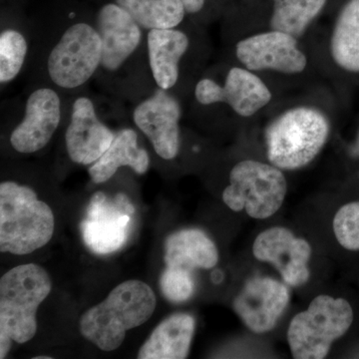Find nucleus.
<instances>
[{"label": "nucleus", "mask_w": 359, "mask_h": 359, "mask_svg": "<svg viewBox=\"0 0 359 359\" xmlns=\"http://www.w3.org/2000/svg\"><path fill=\"white\" fill-rule=\"evenodd\" d=\"M185 6L187 13L197 14L203 11L208 0H181Z\"/></svg>", "instance_id": "27"}, {"label": "nucleus", "mask_w": 359, "mask_h": 359, "mask_svg": "<svg viewBox=\"0 0 359 359\" xmlns=\"http://www.w3.org/2000/svg\"><path fill=\"white\" fill-rule=\"evenodd\" d=\"M54 215L30 187L15 182L0 184V250L32 254L51 240Z\"/></svg>", "instance_id": "4"}, {"label": "nucleus", "mask_w": 359, "mask_h": 359, "mask_svg": "<svg viewBox=\"0 0 359 359\" xmlns=\"http://www.w3.org/2000/svg\"><path fill=\"white\" fill-rule=\"evenodd\" d=\"M164 259L169 268L189 271L210 269L218 264L219 252L204 231L189 229L176 231L166 238Z\"/></svg>", "instance_id": "20"}, {"label": "nucleus", "mask_w": 359, "mask_h": 359, "mask_svg": "<svg viewBox=\"0 0 359 359\" xmlns=\"http://www.w3.org/2000/svg\"><path fill=\"white\" fill-rule=\"evenodd\" d=\"M162 294L172 302L188 301L195 292V280L192 271L167 266L160 280Z\"/></svg>", "instance_id": "26"}, {"label": "nucleus", "mask_w": 359, "mask_h": 359, "mask_svg": "<svg viewBox=\"0 0 359 359\" xmlns=\"http://www.w3.org/2000/svg\"><path fill=\"white\" fill-rule=\"evenodd\" d=\"M332 121L311 103L290 106L273 116L264 130L269 162L285 171L308 166L327 145Z\"/></svg>", "instance_id": "1"}, {"label": "nucleus", "mask_w": 359, "mask_h": 359, "mask_svg": "<svg viewBox=\"0 0 359 359\" xmlns=\"http://www.w3.org/2000/svg\"><path fill=\"white\" fill-rule=\"evenodd\" d=\"M134 214V205L125 194L108 197L96 192L80 226L85 245L97 255L117 252L128 240Z\"/></svg>", "instance_id": "9"}, {"label": "nucleus", "mask_w": 359, "mask_h": 359, "mask_svg": "<svg viewBox=\"0 0 359 359\" xmlns=\"http://www.w3.org/2000/svg\"><path fill=\"white\" fill-rule=\"evenodd\" d=\"M332 226L341 247L359 250V202L342 205L335 214Z\"/></svg>", "instance_id": "25"}, {"label": "nucleus", "mask_w": 359, "mask_h": 359, "mask_svg": "<svg viewBox=\"0 0 359 359\" xmlns=\"http://www.w3.org/2000/svg\"><path fill=\"white\" fill-rule=\"evenodd\" d=\"M327 4V0H273L269 29L302 39Z\"/></svg>", "instance_id": "22"}, {"label": "nucleus", "mask_w": 359, "mask_h": 359, "mask_svg": "<svg viewBox=\"0 0 359 359\" xmlns=\"http://www.w3.org/2000/svg\"><path fill=\"white\" fill-rule=\"evenodd\" d=\"M252 252L259 261L273 264L287 285L299 287L308 283L311 245L289 229L273 226L262 231L255 240Z\"/></svg>", "instance_id": "12"}, {"label": "nucleus", "mask_w": 359, "mask_h": 359, "mask_svg": "<svg viewBox=\"0 0 359 359\" xmlns=\"http://www.w3.org/2000/svg\"><path fill=\"white\" fill-rule=\"evenodd\" d=\"M156 306L157 299L150 285L141 280H126L82 314L80 332L101 351H115L121 346L128 330L150 320Z\"/></svg>", "instance_id": "2"}, {"label": "nucleus", "mask_w": 359, "mask_h": 359, "mask_svg": "<svg viewBox=\"0 0 359 359\" xmlns=\"http://www.w3.org/2000/svg\"><path fill=\"white\" fill-rule=\"evenodd\" d=\"M28 42L23 33L7 28L0 33V82L7 84L20 74L27 57Z\"/></svg>", "instance_id": "24"}, {"label": "nucleus", "mask_w": 359, "mask_h": 359, "mask_svg": "<svg viewBox=\"0 0 359 359\" xmlns=\"http://www.w3.org/2000/svg\"><path fill=\"white\" fill-rule=\"evenodd\" d=\"M223 201L231 210H245L250 218H271L282 207L287 192L283 170L271 163L244 160L237 163L229 175Z\"/></svg>", "instance_id": "6"}, {"label": "nucleus", "mask_w": 359, "mask_h": 359, "mask_svg": "<svg viewBox=\"0 0 359 359\" xmlns=\"http://www.w3.org/2000/svg\"><path fill=\"white\" fill-rule=\"evenodd\" d=\"M290 302V292L283 283L271 278H254L233 301V311L254 334L271 332Z\"/></svg>", "instance_id": "14"}, {"label": "nucleus", "mask_w": 359, "mask_h": 359, "mask_svg": "<svg viewBox=\"0 0 359 359\" xmlns=\"http://www.w3.org/2000/svg\"><path fill=\"white\" fill-rule=\"evenodd\" d=\"M194 94L201 105L226 104L242 118L257 115L273 100L271 90L261 75L241 65L229 69L223 84L212 78H202L196 84Z\"/></svg>", "instance_id": "10"}, {"label": "nucleus", "mask_w": 359, "mask_h": 359, "mask_svg": "<svg viewBox=\"0 0 359 359\" xmlns=\"http://www.w3.org/2000/svg\"><path fill=\"white\" fill-rule=\"evenodd\" d=\"M196 321L191 314L174 313L155 328L138 353L140 359L188 358L195 334Z\"/></svg>", "instance_id": "19"}, {"label": "nucleus", "mask_w": 359, "mask_h": 359, "mask_svg": "<svg viewBox=\"0 0 359 359\" xmlns=\"http://www.w3.org/2000/svg\"><path fill=\"white\" fill-rule=\"evenodd\" d=\"M190 44L187 33L178 28L149 30V66L158 88L169 91L178 83L181 61Z\"/></svg>", "instance_id": "17"}, {"label": "nucleus", "mask_w": 359, "mask_h": 359, "mask_svg": "<svg viewBox=\"0 0 359 359\" xmlns=\"http://www.w3.org/2000/svg\"><path fill=\"white\" fill-rule=\"evenodd\" d=\"M115 135L100 121L88 97H79L74 101L65 133L66 150L73 162L93 164L109 149Z\"/></svg>", "instance_id": "15"}, {"label": "nucleus", "mask_w": 359, "mask_h": 359, "mask_svg": "<svg viewBox=\"0 0 359 359\" xmlns=\"http://www.w3.org/2000/svg\"><path fill=\"white\" fill-rule=\"evenodd\" d=\"M235 56L238 65L259 75L266 72L302 75L308 70L309 63L301 39L273 29L252 33L238 40Z\"/></svg>", "instance_id": "8"}, {"label": "nucleus", "mask_w": 359, "mask_h": 359, "mask_svg": "<svg viewBox=\"0 0 359 359\" xmlns=\"http://www.w3.org/2000/svg\"><path fill=\"white\" fill-rule=\"evenodd\" d=\"M101 58L102 42L96 26L86 22L73 23L49 52L47 73L58 88L78 89L100 68Z\"/></svg>", "instance_id": "7"}, {"label": "nucleus", "mask_w": 359, "mask_h": 359, "mask_svg": "<svg viewBox=\"0 0 359 359\" xmlns=\"http://www.w3.org/2000/svg\"><path fill=\"white\" fill-rule=\"evenodd\" d=\"M96 28L102 42L100 68L106 72H117L138 50L143 28L116 2L99 9Z\"/></svg>", "instance_id": "16"}, {"label": "nucleus", "mask_w": 359, "mask_h": 359, "mask_svg": "<svg viewBox=\"0 0 359 359\" xmlns=\"http://www.w3.org/2000/svg\"><path fill=\"white\" fill-rule=\"evenodd\" d=\"M356 150H358V152L359 154V130H358V138H356Z\"/></svg>", "instance_id": "29"}, {"label": "nucleus", "mask_w": 359, "mask_h": 359, "mask_svg": "<svg viewBox=\"0 0 359 359\" xmlns=\"http://www.w3.org/2000/svg\"><path fill=\"white\" fill-rule=\"evenodd\" d=\"M143 29L177 28L187 11L181 0H116Z\"/></svg>", "instance_id": "23"}, {"label": "nucleus", "mask_w": 359, "mask_h": 359, "mask_svg": "<svg viewBox=\"0 0 359 359\" xmlns=\"http://www.w3.org/2000/svg\"><path fill=\"white\" fill-rule=\"evenodd\" d=\"M181 118L182 108L178 99L167 90L160 88L139 103L133 111L137 128L147 137L155 152L164 160H173L179 154Z\"/></svg>", "instance_id": "11"}, {"label": "nucleus", "mask_w": 359, "mask_h": 359, "mask_svg": "<svg viewBox=\"0 0 359 359\" xmlns=\"http://www.w3.org/2000/svg\"><path fill=\"white\" fill-rule=\"evenodd\" d=\"M353 321V308L346 299L325 294L314 297L309 309L290 321L287 330L290 353L297 359L325 358Z\"/></svg>", "instance_id": "5"}, {"label": "nucleus", "mask_w": 359, "mask_h": 359, "mask_svg": "<svg viewBox=\"0 0 359 359\" xmlns=\"http://www.w3.org/2000/svg\"><path fill=\"white\" fill-rule=\"evenodd\" d=\"M61 99L49 87L37 88L28 96L25 116L11 135L16 152L33 154L50 142L61 122Z\"/></svg>", "instance_id": "13"}, {"label": "nucleus", "mask_w": 359, "mask_h": 359, "mask_svg": "<svg viewBox=\"0 0 359 359\" xmlns=\"http://www.w3.org/2000/svg\"><path fill=\"white\" fill-rule=\"evenodd\" d=\"M34 359H51V356H35Z\"/></svg>", "instance_id": "28"}, {"label": "nucleus", "mask_w": 359, "mask_h": 359, "mask_svg": "<svg viewBox=\"0 0 359 359\" xmlns=\"http://www.w3.org/2000/svg\"><path fill=\"white\" fill-rule=\"evenodd\" d=\"M150 166V157L145 149L139 147L138 135L133 129L125 128L115 135L109 149L89 168L90 178L102 184L114 176L121 167H130L143 175Z\"/></svg>", "instance_id": "21"}, {"label": "nucleus", "mask_w": 359, "mask_h": 359, "mask_svg": "<svg viewBox=\"0 0 359 359\" xmlns=\"http://www.w3.org/2000/svg\"><path fill=\"white\" fill-rule=\"evenodd\" d=\"M332 65L347 75H359V0H347L328 35Z\"/></svg>", "instance_id": "18"}, {"label": "nucleus", "mask_w": 359, "mask_h": 359, "mask_svg": "<svg viewBox=\"0 0 359 359\" xmlns=\"http://www.w3.org/2000/svg\"><path fill=\"white\" fill-rule=\"evenodd\" d=\"M51 289L50 276L39 264H21L1 276L0 358H6L13 341L25 344L36 334L37 309Z\"/></svg>", "instance_id": "3"}]
</instances>
